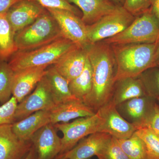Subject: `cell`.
<instances>
[{"mask_svg":"<svg viewBox=\"0 0 159 159\" xmlns=\"http://www.w3.org/2000/svg\"><path fill=\"white\" fill-rule=\"evenodd\" d=\"M48 67H30L15 71L11 93L18 103L27 97L43 79Z\"/></svg>","mask_w":159,"mask_h":159,"instance_id":"15","label":"cell"},{"mask_svg":"<svg viewBox=\"0 0 159 159\" xmlns=\"http://www.w3.org/2000/svg\"><path fill=\"white\" fill-rule=\"evenodd\" d=\"M145 127L150 129L159 135V107L157 102Z\"/></svg>","mask_w":159,"mask_h":159,"instance_id":"33","label":"cell"},{"mask_svg":"<svg viewBox=\"0 0 159 159\" xmlns=\"http://www.w3.org/2000/svg\"><path fill=\"white\" fill-rule=\"evenodd\" d=\"M46 10L35 0H19L11 6L6 15L16 33L33 23Z\"/></svg>","mask_w":159,"mask_h":159,"instance_id":"13","label":"cell"},{"mask_svg":"<svg viewBox=\"0 0 159 159\" xmlns=\"http://www.w3.org/2000/svg\"><path fill=\"white\" fill-rule=\"evenodd\" d=\"M97 112L102 119L99 132L109 134L117 139H124L130 138L137 130L135 126L120 115L111 99Z\"/></svg>","mask_w":159,"mask_h":159,"instance_id":"8","label":"cell"},{"mask_svg":"<svg viewBox=\"0 0 159 159\" xmlns=\"http://www.w3.org/2000/svg\"><path fill=\"white\" fill-rule=\"evenodd\" d=\"M18 103L16 99L11 97L9 101L0 107V125L15 122V113Z\"/></svg>","mask_w":159,"mask_h":159,"instance_id":"30","label":"cell"},{"mask_svg":"<svg viewBox=\"0 0 159 159\" xmlns=\"http://www.w3.org/2000/svg\"><path fill=\"white\" fill-rule=\"evenodd\" d=\"M87 51L93 74V86L83 102L97 113L111 99L116 83V59L111 46L103 41L90 44Z\"/></svg>","mask_w":159,"mask_h":159,"instance_id":"1","label":"cell"},{"mask_svg":"<svg viewBox=\"0 0 159 159\" xmlns=\"http://www.w3.org/2000/svg\"><path fill=\"white\" fill-rule=\"evenodd\" d=\"M47 9L57 22L65 37L83 48L88 47L87 26L81 17L64 9Z\"/></svg>","mask_w":159,"mask_h":159,"instance_id":"10","label":"cell"},{"mask_svg":"<svg viewBox=\"0 0 159 159\" xmlns=\"http://www.w3.org/2000/svg\"><path fill=\"white\" fill-rule=\"evenodd\" d=\"M32 146L31 141H22L16 136L12 124L0 125V159H24Z\"/></svg>","mask_w":159,"mask_h":159,"instance_id":"14","label":"cell"},{"mask_svg":"<svg viewBox=\"0 0 159 159\" xmlns=\"http://www.w3.org/2000/svg\"><path fill=\"white\" fill-rule=\"evenodd\" d=\"M116 59L115 81L126 77H137L156 66L159 41L151 43L111 45Z\"/></svg>","mask_w":159,"mask_h":159,"instance_id":"2","label":"cell"},{"mask_svg":"<svg viewBox=\"0 0 159 159\" xmlns=\"http://www.w3.org/2000/svg\"><path fill=\"white\" fill-rule=\"evenodd\" d=\"M147 95L156 99L159 97V67H153L139 76Z\"/></svg>","mask_w":159,"mask_h":159,"instance_id":"28","label":"cell"},{"mask_svg":"<svg viewBox=\"0 0 159 159\" xmlns=\"http://www.w3.org/2000/svg\"><path fill=\"white\" fill-rule=\"evenodd\" d=\"M152 0H125L123 8L135 17L148 10Z\"/></svg>","mask_w":159,"mask_h":159,"instance_id":"32","label":"cell"},{"mask_svg":"<svg viewBox=\"0 0 159 159\" xmlns=\"http://www.w3.org/2000/svg\"><path fill=\"white\" fill-rule=\"evenodd\" d=\"M97 156L99 159H129L120 147L117 139L113 137Z\"/></svg>","mask_w":159,"mask_h":159,"instance_id":"29","label":"cell"},{"mask_svg":"<svg viewBox=\"0 0 159 159\" xmlns=\"http://www.w3.org/2000/svg\"><path fill=\"white\" fill-rule=\"evenodd\" d=\"M135 18L123 6H118L97 22L86 25L89 43H95L113 37L126 29Z\"/></svg>","mask_w":159,"mask_h":159,"instance_id":"6","label":"cell"},{"mask_svg":"<svg viewBox=\"0 0 159 159\" xmlns=\"http://www.w3.org/2000/svg\"><path fill=\"white\" fill-rule=\"evenodd\" d=\"M50 111L51 123H66L73 119L90 116L96 113L82 100L74 99L54 106Z\"/></svg>","mask_w":159,"mask_h":159,"instance_id":"17","label":"cell"},{"mask_svg":"<svg viewBox=\"0 0 159 159\" xmlns=\"http://www.w3.org/2000/svg\"><path fill=\"white\" fill-rule=\"evenodd\" d=\"M101 121V117L97 112L93 116L78 118L70 123L54 124L56 129L63 134L59 155L70 150L80 140L87 136L99 132Z\"/></svg>","mask_w":159,"mask_h":159,"instance_id":"7","label":"cell"},{"mask_svg":"<svg viewBox=\"0 0 159 159\" xmlns=\"http://www.w3.org/2000/svg\"><path fill=\"white\" fill-rule=\"evenodd\" d=\"M87 48L74 46L53 65L69 83L78 77L85 67L88 58Z\"/></svg>","mask_w":159,"mask_h":159,"instance_id":"16","label":"cell"},{"mask_svg":"<svg viewBox=\"0 0 159 159\" xmlns=\"http://www.w3.org/2000/svg\"><path fill=\"white\" fill-rule=\"evenodd\" d=\"M159 41V23L150 8L136 16L124 31L102 41L110 45L151 43Z\"/></svg>","mask_w":159,"mask_h":159,"instance_id":"5","label":"cell"},{"mask_svg":"<svg viewBox=\"0 0 159 159\" xmlns=\"http://www.w3.org/2000/svg\"><path fill=\"white\" fill-rule=\"evenodd\" d=\"M147 96L139 77H126L116 81L111 100L116 106L129 99Z\"/></svg>","mask_w":159,"mask_h":159,"instance_id":"21","label":"cell"},{"mask_svg":"<svg viewBox=\"0 0 159 159\" xmlns=\"http://www.w3.org/2000/svg\"><path fill=\"white\" fill-rule=\"evenodd\" d=\"M104 133L97 132L84 138L74 148L64 153L68 159H87L96 156L112 138Z\"/></svg>","mask_w":159,"mask_h":159,"instance_id":"18","label":"cell"},{"mask_svg":"<svg viewBox=\"0 0 159 159\" xmlns=\"http://www.w3.org/2000/svg\"><path fill=\"white\" fill-rule=\"evenodd\" d=\"M156 99L157 103L159 107V97H157V98Z\"/></svg>","mask_w":159,"mask_h":159,"instance_id":"40","label":"cell"},{"mask_svg":"<svg viewBox=\"0 0 159 159\" xmlns=\"http://www.w3.org/2000/svg\"><path fill=\"white\" fill-rule=\"evenodd\" d=\"M51 123L50 111H40L12 124L13 132L21 140L30 141L38 130Z\"/></svg>","mask_w":159,"mask_h":159,"instance_id":"20","label":"cell"},{"mask_svg":"<svg viewBox=\"0 0 159 159\" xmlns=\"http://www.w3.org/2000/svg\"><path fill=\"white\" fill-rule=\"evenodd\" d=\"M150 8L159 23V0H152Z\"/></svg>","mask_w":159,"mask_h":159,"instance_id":"35","label":"cell"},{"mask_svg":"<svg viewBox=\"0 0 159 159\" xmlns=\"http://www.w3.org/2000/svg\"><path fill=\"white\" fill-rule=\"evenodd\" d=\"M156 66L159 67V50L157 56L156 61Z\"/></svg>","mask_w":159,"mask_h":159,"instance_id":"39","label":"cell"},{"mask_svg":"<svg viewBox=\"0 0 159 159\" xmlns=\"http://www.w3.org/2000/svg\"><path fill=\"white\" fill-rule=\"evenodd\" d=\"M82 12L81 20L90 25L114 11L118 6L111 0H66Z\"/></svg>","mask_w":159,"mask_h":159,"instance_id":"19","label":"cell"},{"mask_svg":"<svg viewBox=\"0 0 159 159\" xmlns=\"http://www.w3.org/2000/svg\"><path fill=\"white\" fill-rule=\"evenodd\" d=\"M55 105L51 90L43 77L34 92L18 103L15 113V122L38 111H50Z\"/></svg>","mask_w":159,"mask_h":159,"instance_id":"9","label":"cell"},{"mask_svg":"<svg viewBox=\"0 0 159 159\" xmlns=\"http://www.w3.org/2000/svg\"><path fill=\"white\" fill-rule=\"evenodd\" d=\"M63 37L57 22L46 9L33 23L16 32L15 40L18 51H28Z\"/></svg>","mask_w":159,"mask_h":159,"instance_id":"4","label":"cell"},{"mask_svg":"<svg viewBox=\"0 0 159 159\" xmlns=\"http://www.w3.org/2000/svg\"><path fill=\"white\" fill-rule=\"evenodd\" d=\"M144 142L148 159H159V135L150 129H139L134 133Z\"/></svg>","mask_w":159,"mask_h":159,"instance_id":"26","label":"cell"},{"mask_svg":"<svg viewBox=\"0 0 159 159\" xmlns=\"http://www.w3.org/2000/svg\"><path fill=\"white\" fill-rule=\"evenodd\" d=\"M117 140L129 159H148L144 142L135 134L128 139Z\"/></svg>","mask_w":159,"mask_h":159,"instance_id":"25","label":"cell"},{"mask_svg":"<svg viewBox=\"0 0 159 159\" xmlns=\"http://www.w3.org/2000/svg\"><path fill=\"white\" fill-rule=\"evenodd\" d=\"M54 124L49 123L38 130L31 137L32 143L37 154V159H54L61 150V138L57 134Z\"/></svg>","mask_w":159,"mask_h":159,"instance_id":"12","label":"cell"},{"mask_svg":"<svg viewBox=\"0 0 159 159\" xmlns=\"http://www.w3.org/2000/svg\"><path fill=\"white\" fill-rule=\"evenodd\" d=\"M156 103L155 98L147 96L129 99L116 107L120 115L138 129L146 126Z\"/></svg>","mask_w":159,"mask_h":159,"instance_id":"11","label":"cell"},{"mask_svg":"<svg viewBox=\"0 0 159 159\" xmlns=\"http://www.w3.org/2000/svg\"><path fill=\"white\" fill-rule=\"evenodd\" d=\"M76 45L63 37L51 43L28 51H18L8 61L13 72L30 67H48Z\"/></svg>","mask_w":159,"mask_h":159,"instance_id":"3","label":"cell"},{"mask_svg":"<svg viewBox=\"0 0 159 159\" xmlns=\"http://www.w3.org/2000/svg\"><path fill=\"white\" fill-rule=\"evenodd\" d=\"M117 6H123L125 0H111Z\"/></svg>","mask_w":159,"mask_h":159,"instance_id":"37","label":"cell"},{"mask_svg":"<svg viewBox=\"0 0 159 159\" xmlns=\"http://www.w3.org/2000/svg\"><path fill=\"white\" fill-rule=\"evenodd\" d=\"M13 74L8 62L0 61V102L2 104L11 98Z\"/></svg>","mask_w":159,"mask_h":159,"instance_id":"27","label":"cell"},{"mask_svg":"<svg viewBox=\"0 0 159 159\" xmlns=\"http://www.w3.org/2000/svg\"><path fill=\"white\" fill-rule=\"evenodd\" d=\"M15 34L6 13L0 15V61L8 62L18 51L15 40Z\"/></svg>","mask_w":159,"mask_h":159,"instance_id":"23","label":"cell"},{"mask_svg":"<svg viewBox=\"0 0 159 159\" xmlns=\"http://www.w3.org/2000/svg\"><path fill=\"white\" fill-rule=\"evenodd\" d=\"M19 0H0V15L7 13L11 6Z\"/></svg>","mask_w":159,"mask_h":159,"instance_id":"34","label":"cell"},{"mask_svg":"<svg viewBox=\"0 0 159 159\" xmlns=\"http://www.w3.org/2000/svg\"><path fill=\"white\" fill-rule=\"evenodd\" d=\"M44 77L51 90L55 105L77 99L71 94L68 81L53 66L47 69V72Z\"/></svg>","mask_w":159,"mask_h":159,"instance_id":"22","label":"cell"},{"mask_svg":"<svg viewBox=\"0 0 159 159\" xmlns=\"http://www.w3.org/2000/svg\"><path fill=\"white\" fill-rule=\"evenodd\" d=\"M55 159H68L66 157L65 154H62L59 155L58 156L56 157Z\"/></svg>","mask_w":159,"mask_h":159,"instance_id":"38","label":"cell"},{"mask_svg":"<svg viewBox=\"0 0 159 159\" xmlns=\"http://www.w3.org/2000/svg\"><path fill=\"white\" fill-rule=\"evenodd\" d=\"M92 86L93 74L88 57L82 73L69 83V88L74 97L83 101L90 93Z\"/></svg>","mask_w":159,"mask_h":159,"instance_id":"24","label":"cell"},{"mask_svg":"<svg viewBox=\"0 0 159 159\" xmlns=\"http://www.w3.org/2000/svg\"><path fill=\"white\" fill-rule=\"evenodd\" d=\"M45 9H64L73 12L79 17L82 12L79 8L69 3L66 0H35Z\"/></svg>","mask_w":159,"mask_h":159,"instance_id":"31","label":"cell"},{"mask_svg":"<svg viewBox=\"0 0 159 159\" xmlns=\"http://www.w3.org/2000/svg\"><path fill=\"white\" fill-rule=\"evenodd\" d=\"M24 159H37V154L34 146H32L31 150Z\"/></svg>","mask_w":159,"mask_h":159,"instance_id":"36","label":"cell"}]
</instances>
